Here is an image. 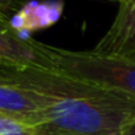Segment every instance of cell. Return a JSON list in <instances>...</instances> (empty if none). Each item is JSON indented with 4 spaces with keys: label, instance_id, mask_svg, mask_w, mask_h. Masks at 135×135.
<instances>
[{
    "label": "cell",
    "instance_id": "6da1fadb",
    "mask_svg": "<svg viewBox=\"0 0 135 135\" xmlns=\"http://www.w3.org/2000/svg\"><path fill=\"white\" fill-rule=\"evenodd\" d=\"M60 99H48L32 135H122L135 122V99L74 79Z\"/></svg>",
    "mask_w": 135,
    "mask_h": 135
},
{
    "label": "cell",
    "instance_id": "5b68a950",
    "mask_svg": "<svg viewBox=\"0 0 135 135\" xmlns=\"http://www.w3.org/2000/svg\"><path fill=\"white\" fill-rule=\"evenodd\" d=\"M64 12V0H29L9 18V26L25 39L32 33L55 25Z\"/></svg>",
    "mask_w": 135,
    "mask_h": 135
},
{
    "label": "cell",
    "instance_id": "7a4b0ae2",
    "mask_svg": "<svg viewBox=\"0 0 135 135\" xmlns=\"http://www.w3.org/2000/svg\"><path fill=\"white\" fill-rule=\"evenodd\" d=\"M48 70L135 99V58L50 45Z\"/></svg>",
    "mask_w": 135,
    "mask_h": 135
},
{
    "label": "cell",
    "instance_id": "52a82bcc",
    "mask_svg": "<svg viewBox=\"0 0 135 135\" xmlns=\"http://www.w3.org/2000/svg\"><path fill=\"white\" fill-rule=\"evenodd\" d=\"M0 135H32L28 126L0 112Z\"/></svg>",
    "mask_w": 135,
    "mask_h": 135
},
{
    "label": "cell",
    "instance_id": "30bf717a",
    "mask_svg": "<svg viewBox=\"0 0 135 135\" xmlns=\"http://www.w3.org/2000/svg\"><path fill=\"white\" fill-rule=\"evenodd\" d=\"M110 2H118V3H120V2H123V0H110Z\"/></svg>",
    "mask_w": 135,
    "mask_h": 135
},
{
    "label": "cell",
    "instance_id": "9c48e42d",
    "mask_svg": "<svg viewBox=\"0 0 135 135\" xmlns=\"http://www.w3.org/2000/svg\"><path fill=\"white\" fill-rule=\"evenodd\" d=\"M122 135H135V122H132L131 125L126 126V129L123 131Z\"/></svg>",
    "mask_w": 135,
    "mask_h": 135
},
{
    "label": "cell",
    "instance_id": "3957f363",
    "mask_svg": "<svg viewBox=\"0 0 135 135\" xmlns=\"http://www.w3.org/2000/svg\"><path fill=\"white\" fill-rule=\"evenodd\" d=\"M0 62L19 67L50 68V45L25 39L9 26V18L0 16Z\"/></svg>",
    "mask_w": 135,
    "mask_h": 135
},
{
    "label": "cell",
    "instance_id": "8992f818",
    "mask_svg": "<svg viewBox=\"0 0 135 135\" xmlns=\"http://www.w3.org/2000/svg\"><path fill=\"white\" fill-rule=\"evenodd\" d=\"M47 105V97L0 79V112L13 118L29 129L33 126Z\"/></svg>",
    "mask_w": 135,
    "mask_h": 135
},
{
    "label": "cell",
    "instance_id": "8fae6325",
    "mask_svg": "<svg viewBox=\"0 0 135 135\" xmlns=\"http://www.w3.org/2000/svg\"><path fill=\"white\" fill-rule=\"evenodd\" d=\"M0 16H3V15H0Z\"/></svg>",
    "mask_w": 135,
    "mask_h": 135
},
{
    "label": "cell",
    "instance_id": "277c9868",
    "mask_svg": "<svg viewBox=\"0 0 135 135\" xmlns=\"http://www.w3.org/2000/svg\"><path fill=\"white\" fill-rule=\"evenodd\" d=\"M93 51L106 55L135 58V0H123L112 22Z\"/></svg>",
    "mask_w": 135,
    "mask_h": 135
},
{
    "label": "cell",
    "instance_id": "ba28073f",
    "mask_svg": "<svg viewBox=\"0 0 135 135\" xmlns=\"http://www.w3.org/2000/svg\"><path fill=\"white\" fill-rule=\"evenodd\" d=\"M25 0H0V15L10 18L16 10L21 9Z\"/></svg>",
    "mask_w": 135,
    "mask_h": 135
},
{
    "label": "cell",
    "instance_id": "7c38bea8",
    "mask_svg": "<svg viewBox=\"0 0 135 135\" xmlns=\"http://www.w3.org/2000/svg\"><path fill=\"white\" fill-rule=\"evenodd\" d=\"M0 64H2V62H0Z\"/></svg>",
    "mask_w": 135,
    "mask_h": 135
}]
</instances>
